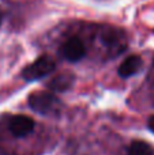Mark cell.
I'll use <instances>...</instances> for the list:
<instances>
[{
	"label": "cell",
	"instance_id": "obj_2",
	"mask_svg": "<svg viewBox=\"0 0 154 155\" xmlns=\"http://www.w3.org/2000/svg\"><path fill=\"white\" fill-rule=\"evenodd\" d=\"M59 105V99L46 91H35L29 97V106L40 114H48L55 112Z\"/></svg>",
	"mask_w": 154,
	"mask_h": 155
},
{
	"label": "cell",
	"instance_id": "obj_5",
	"mask_svg": "<svg viewBox=\"0 0 154 155\" xmlns=\"http://www.w3.org/2000/svg\"><path fill=\"white\" fill-rule=\"evenodd\" d=\"M122 35L123 34H120L119 31L106 30L101 34V40H102L104 45L108 46L109 52H113L115 54H117L126 48V41H122Z\"/></svg>",
	"mask_w": 154,
	"mask_h": 155
},
{
	"label": "cell",
	"instance_id": "obj_1",
	"mask_svg": "<svg viewBox=\"0 0 154 155\" xmlns=\"http://www.w3.org/2000/svg\"><path fill=\"white\" fill-rule=\"evenodd\" d=\"M56 64L55 60L49 56H40L37 60L29 64L23 71H22V76L26 80L32 82V80H37L41 78L49 75L52 71L55 70Z\"/></svg>",
	"mask_w": 154,
	"mask_h": 155
},
{
	"label": "cell",
	"instance_id": "obj_9",
	"mask_svg": "<svg viewBox=\"0 0 154 155\" xmlns=\"http://www.w3.org/2000/svg\"><path fill=\"white\" fill-rule=\"evenodd\" d=\"M147 125H149L150 131H153V132H154V116H152V117L149 118V123H147Z\"/></svg>",
	"mask_w": 154,
	"mask_h": 155
},
{
	"label": "cell",
	"instance_id": "obj_4",
	"mask_svg": "<svg viewBox=\"0 0 154 155\" xmlns=\"http://www.w3.org/2000/svg\"><path fill=\"white\" fill-rule=\"evenodd\" d=\"M8 129L15 137L27 136L34 129V121L27 116H14L8 121Z\"/></svg>",
	"mask_w": 154,
	"mask_h": 155
},
{
	"label": "cell",
	"instance_id": "obj_6",
	"mask_svg": "<svg viewBox=\"0 0 154 155\" xmlns=\"http://www.w3.org/2000/svg\"><path fill=\"white\" fill-rule=\"evenodd\" d=\"M142 64H143V61H142L141 56H138V54L128 56L127 59L120 64L119 70H117V74H119L122 78L132 76L142 68Z\"/></svg>",
	"mask_w": 154,
	"mask_h": 155
},
{
	"label": "cell",
	"instance_id": "obj_8",
	"mask_svg": "<svg viewBox=\"0 0 154 155\" xmlns=\"http://www.w3.org/2000/svg\"><path fill=\"white\" fill-rule=\"evenodd\" d=\"M128 155H153V148L143 140H135L128 147Z\"/></svg>",
	"mask_w": 154,
	"mask_h": 155
},
{
	"label": "cell",
	"instance_id": "obj_3",
	"mask_svg": "<svg viewBox=\"0 0 154 155\" xmlns=\"http://www.w3.org/2000/svg\"><path fill=\"white\" fill-rule=\"evenodd\" d=\"M60 54L68 61H79L86 54V48L81 38L71 37L60 46Z\"/></svg>",
	"mask_w": 154,
	"mask_h": 155
},
{
	"label": "cell",
	"instance_id": "obj_7",
	"mask_svg": "<svg viewBox=\"0 0 154 155\" xmlns=\"http://www.w3.org/2000/svg\"><path fill=\"white\" fill-rule=\"evenodd\" d=\"M74 76L71 74H60L55 76L51 82L48 83V87L53 91H65L72 86Z\"/></svg>",
	"mask_w": 154,
	"mask_h": 155
}]
</instances>
